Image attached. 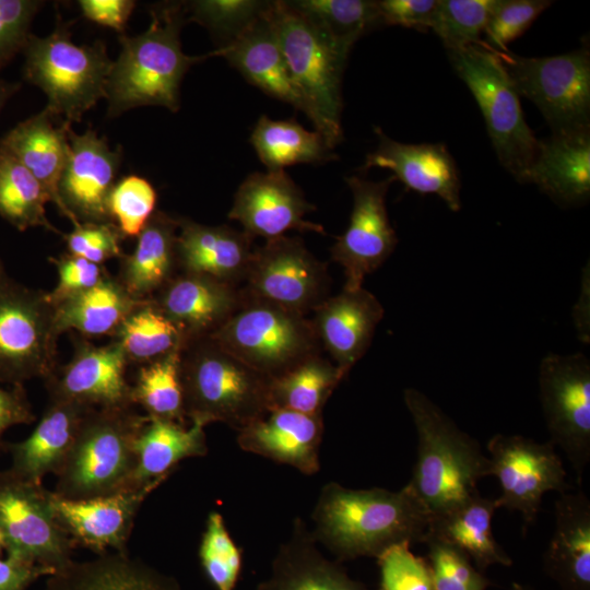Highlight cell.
I'll list each match as a JSON object with an SVG mask.
<instances>
[{"label": "cell", "instance_id": "obj_16", "mask_svg": "<svg viewBox=\"0 0 590 590\" xmlns=\"http://www.w3.org/2000/svg\"><path fill=\"white\" fill-rule=\"evenodd\" d=\"M393 176L371 181L358 176L345 179L353 194L346 231L331 247V258L344 271V288L362 287L365 276L376 271L393 252L398 238L389 221L386 196Z\"/></svg>", "mask_w": 590, "mask_h": 590}, {"label": "cell", "instance_id": "obj_21", "mask_svg": "<svg viewBox=\"0 0 590 590\" xmlns=\"http://www.w3.org/2000/svg\"><path fill=\"white\" fill-rule=\"evenodd\" d=\"M178 328L185 343L213 334L241 306V286L179 272L151 299Z\"/></svg>", "mask_w": 590, "mask_h": 590}, {"label": "cell", "instance_id": "obj_14", "mask_svg": "<svg viewBox=\"0 0 590 590\" xmlns=\"http://www.w3.org/2000/svg\"><path fill=\"white\" fill-rule=\"evenodd\" d=\"M489 475L499 483V508L518 511L522 531L535 523L543 496L571 489L560 456L550 441L539 442L521 435H494L486 445Z\"/></svg>", "mask_w": 590, "mask_h": 590}, {"label": "cell", "instance_id": "obj_44", "mask_svg": "<svg viewBox=\"0 0 590 590\" xmlns=\"http://www.w3.org/2000/svg\"><path fill=\"white\" fill-rule=\"evenodd\" d=\"M199 558L206 578L216 590H235L243 570V551L234 542L219 511H211L208 516Z\"/></svg>", "mask_w": 590, "mask_h": 590}, {"label": "cell", "instance_id": "obj_34", "mask_svg": "<svg viewBox=\"0 0 590 590\" xmlns=\"http://www.w3.org/2000/svg\"><path fill=\"white\" fill-rule=\"evenodd\" d=\"M497 509L496 498L477 493L449 511L433 517L427 535L463 552L481 571L492 565L509 567L512 559L493 534L492 520Z\"/></svg>", "mask_w": 590, "mask_h": 590}, {"label": "cell", "instance_id": "obj_39", "mask_svg": "<svg viewBox=\"0 0 590 590\" xmlns=\"http://www.w3.org/2000/svg\"><path fill=\"white\" fill-rule=\"evenodd\" d=\"M48 201L39 181L0 145V216L21 232L43 226L61 234L46 217Z\"/></svg>", "mask_w": 590, "mask_h": 590}, {"label": "cell", "instance_id": "obj_35", "mask_svg": "<svg viewBox=\"0 0 590 590\" xmlns=\"http://www.w3.org/2000/svg\"><path fill=\"white\" fill-rule=\"evenodd\" d=\"M204 427L196 422L187 427L174 421L146 415L135 440V486L164 482L181 460L206 456Z\"/></svg>", "mask_w": 590, "mask_h": 590}, {"label": "cell", "instance_id": "obj_58", "mask_svg": "<svg viewBox=\"0 0 590 590\" xmlns=\"http://www.w3.org/2000/svg\"><path fill=\"white\" fill-rule=\"evenodd\" d=\"M509 590H534V589L528 585H523L520 582H512Z\"/></svg>", "mask_w": 590, "mask_h": 590}, {"label": "cell", "instance_id": "obj_56", "mask_svg": "<svg viewBox=\"0 0 590 590\" xmlns=\"http://www.w3.org/2000/svg\"><path fill=\"white\" fill-rule=\"evenodd\" d=\"M56 571L7 556L0 558V590H26L35 580Z\"/></svg>", "mask_w": 590, "mask_h": 590}, {"label": "cell", "instance_id": "obj_37", "mask_svg": "<svg viewBox=\"0 0 590 590\" xmlns=\"http://www.w3.org/2000/svg\"><path fill=\"white\" fill-rule=\"evenodd\" d=\"M250 142L268 170L338 158L318 131H308L294 119L273 120L262 115L253 127Z\"/></svg>", "mask_w": 590, "mask_h": 590}, {"label": "cell", "instance_id": "obj_6", "mask_svg": "<svg viewBox=\"0 0 590 590\" xmlns=\"http://www.w3.org/2000/svg\"><path fill=\"white\" fill-rule=\"evenodd\" d=\"M145 420L132 406L93 408L56 475L54 494L75 500L139 488L135 440Z\"/></svg>", "mask_w": 590, "mask_h": 590}, {"label": "cell", "instance_id": "obj_48", "mask_svg": "<svg viewBox=\"0 0 590 590\" xmlns=\"http://www.w3.org/2000/svg\"><path fill=\"white\" fill-rule=\"evenodd\" d=\"M551 4L548 0H495L483 45L497 51L508 50V44L521 36Z\"/></svg>", "mask_w": 590, "mask_h": 590}, {"label": "cell", "instance_id": "obj_3", "mask_svg": "<svg viewBox=\"0 0 590 590\" xmlns=\"http://www.w3.org/2000/svg\"><path fill=\"white\" fill-rule=\"evenodd\" d=\"M403 400L417 436L416 460L406 485L433 518L479 493L477 482L489 476V459L423 392L408 388Z\"/></svg>", "mask_w": 590, "mask_h": 590}, {"label": "cell", "instance_id": "obj_36", "mask_svg": "<svg viewBox=\"0 0 590 590\" xmlns=\"http://www.w3.org/2000/svg\"><path fill=\"white\" fill-rule=\"evenodd\" d=\"M145 300L133 298L117 278L107 274L93 287L55 305V328L82 335L114 337L126 318Z\"/></svg>", "mask_w": 590, "mask_h": 590}, {"label": "cell", "instance_id": "obj_45", "mask_svg": "<svg viewBox=\"0 0 590 590\" xmlns=\"http://www.w3.org/2000/svg\"><path fill=\"white\" fill-rule=\"evenodd\" d=\"M156 200L155 188L146 178L129 175L113 187L108 212L123 237H134L155 212Z\"/></svg>", "mask_w": 590, "mask_h": 590}, {"label": "cell", "instance_id": "obj_18", "mask_svg": "<svg viewBox=\"0 0 590 590\" xmlns=\"http://www.w3.org/2000/svg\"><path fill=\"white\" fill-rule=\"evenodd\" d=\"M315 210L284 170L250 174L238 187L228 217L251 237L267 240L288 231L326 234L322 225L305 220Z\"/></svg>", "mask_w": 590, "mask_h": 590}, {"label": "cell", "instance_id": "obj_13", "mask_svg": "<svg viewBox=\"0 0 590 590\" xmlns=\"http://www.w3.org/2000/svg\"><path fill=\"white\" fill-rule=\"evenodd\" d=\"M539 387L550 442L560 448L581 486L590 462V362L582 353L550 354Z\"/></svg>", "mask_w": 590, "mask_h": 590}, {"label": "cell", "instance_id": "obj_53", "mask_svg": "<svg viewBox=\"0 0 590 590\" xmlns=\"http://www.w3.org/2000/svg\"><path fill=\"white\" fill-rule=\"evenodd\" d=\"M438 0L377 1L380 23L425 32L430 28Z\"/></svg>", "mask_w": 590, "mask_h": 590}, {"label": "cell", "instance_id": "obj_46", "mask_svg": "<svg viewBox=\"0 0 590 590\" xmlns=\"http://www.w3.org/2000/svg\"><path fill=\"white\" fill-rule=\"evenodd\" d=\"M269 1L197 0L185 2L188 21H194L224 38L226 44L252 24Z\"/></svg>", "mask_w": 590, "mask_h": 590}, {"label": "cell", "instance_id": "obj_43", "mask_svg": "<svg viewBox=\"0 0 590 590\" xmlns=\"http://www.w3.org/2000/svg\"><path fill=\"white\" fill-rule=\"evenodd\" d=\"M495 0H438L430 30L448 50L480 45Z\"/></svg>", "mask_w": 590, "mask_h": 590}, {"label": "cell", "instance_id": "obj_8", "mask_svg": "<svg viewBox=\"0 0 590 590\" xmlns=\"http://www.w3.org/2000/svg\"><path fill=\"white\" fill-rule=\"evenodd\" d=\"M448 56L481 108L499 162L518 181L524 182L539 140L526 122L519 94L504 63L483 42L448 50Z\"/></svg>", "mask_w": 590, "mask_h": 590}, {"label": "cell", "instance_id": "obj_26", "mask_svg": "<svg viewBox=\"0 0 590 590\" xmlns=\"http://www.w3.org/2000/svg\"><path fill=\"white\" fill-rule=\"evenodd\" d=\"M256 590H371L350 577L341 562L327 558L311 530L295 518L290 538L276 551L269 576Z\"/></svg>", "mask_w": 590, "mask_h": 590}, {"label": "cell", "instance_id": "obj_49", "mask_svg": "<svg viewBox=\"0 0 590 590\" xmlns=\"http://www.w3.org/2000/svg\"><path fill=\"white\" fill-rule=\"evenodd\" d=\"M411 544L398 543L377 557L380 571L378 590H434L428 562L414 555Z\"/></svg>", "mask_w": 590, "mask_h": 590}, {"label": "cell", "instance_id": "obj_22", "mask_svg": "<svg viewBox=\"0 0 590 590\" xmlns=\"http://www.w3.org/2000/svg\"><path fill=\"white\" fill-rule=\"evenodd\" d=\"M316 334L322 349L346 377L367 352L385 310L377 297L359 287L327 297L314 310Z\"/></svg>", "mask_w": 590, "mask_h": 590}, {"label": "cell", "instance_id": "obj_41", "mask_svg": "<svg viewBox=\"0 0 590 590\" xmlns=\"http://www.w3.org/2000/svg\"><path fill=\"white\" fill-rule=\"evenodd\" d=\"M113 341L129 363L157 359L185 344L178 328L150 300L139 305L121 323Z\"/></svg>", "mask_w": 590, "mask_h": 590}, {"label": "cell", "instance_id": "obj_55", "mask_svg": "<svg viewBox=\"0 0 590 590\" xmlns=\"http://www.w3.org/2000/svg\"><path fill=\"white\" fill-rule=\"evenodd\" d=\"M36 420L24 386L0 387V448L3 433L19 424H31Z\"/></svg>", "mask_w": 590, "mask_h": 590}, {"label": "cell", "instance_id": "obj_17", "mask_svg": "<svg viewBox=\"0 0 590 590\" xmlns=\"http://www.w3.org/2000/svg\"><path fill=\"white\" fill-rule=\"evenodd\" d=\"M68 138L69 155L58 187L60 213L74 227L81 223H114L108 198L117 182L121 146L110 150L106 138L92 128L81 134L70 128Z\"/></svg>", "mask_w": 590, "mask_h": 590}, {"label": "cell", "instance_id": "obj_12", "mask_svg": "<svg viewBox=\"0 0 590 590\" xmlns=\"http://www.w3.org/2000/svg\"><path fill=\"white\" fill-rule=\"evenodd\" d=\"M51 492L11 469L0 471V529L7 556L57 571L74 543L56 518Z\"/></svg>", "mask_w": 590, "mask_h": 590}, {"label": "cell", "instance_id": "obj_47", "mask_svg": "<svg viewBox=\"0 0 590 590\" xmlns=\"http://www.w3.org/2000/svg\"><path fill=\"white\" fill-rule=\"evenodd\" d=\"M427 558L434 590H486L492 581L457 547L427 535Z\"/></svg>", "mask_w": 590, "mask_h": 590}, {"label": "cell", "instance_id": "obj_23", "mask_svg": "<svg viewBox=\"0 0 590 590\" xmlns=\"http://www.w3.org/2000/svg\"><path fill=\"white\" fill-rule=\"evenodd\" d=\"M322 414L271 409L238 432L240 449L295 468L306 475L320 469Z\"/></svg>", "mask_w": 590, "mask_h": 590}, {"label": "cell", "instance_id": "obj_4", "mask_svg": "<svg viewBox=\"0 0 590 590\" xmlns=\"http://www.w3.org/2000/svg\"><path fill=\"white\" fill-rule=\"evenodd\" d=\"M180 378L185 414L191 423L221 422L239 432L271 410V379L210 335L184 344Z\"/></svg>", "mask_w": 590, "mask_h": 590}, {"label": "cell", "instance_id": "obj_32", "mask_svg": "<svg viewBox=\"0 0 590 590\" xmlns=\"http://www.w3.org/2000/svg\"><path fill=\"white\" fill-rule=\"evenodd\" d=\"M178 217L155 211L137 236L134 250L119 258L118 281L138 300H150L177 273Z\"/></svg>", "mask_w": 590, "mask_h": 590}, {"label": "cell", "instance_id": "obj_29", "mask_svg": "<svg viewBox=\"0 0 590 590\" xmlns=\"http://www.w3.org/2000/svg\"><path fill=\"white\" fill-rule=\"evenodd\" d=\"M543 569L560 590H590V500L581 491L559 494Z\"/></svg>", "mask_w": 590, "mask_h": 590}, {"label": "cell", "instance_id": "obj_19", "mask_svg": "<svg viewBox=\"0 0 590 590\" xmlns=\"http://www.w3.org/2000/svg\"><path fill=\"white\" fill-rule=\"evenodd\" d=\"M75 346L72 358L44 380L49 399L103 409L133 406L126 378L129 362L120 345L115 341L102 346L81 341Z\"/></svg>", "mask_w": 590, "mask_h": 590}, {"label": "cell", "instance_id": "obj_57", "mask_svg": "<svg viewBox=\"0 0 590 590\" xmlns=\"http://www.w3.org/2000/svg\"><path fill=\"white\" fill-rule=\"evenodd\" d=\"M20 88V84L0 80V113L7 101Z\"/></svg>", "mask_w": 590, "mask_h": 590}, {"label": "cell", "instance_id": "obj_59", "mask_svg": "<svg viewBox=\"0 0 590 590\" xmlns=\"http://www.w3.org/2000/svg\"><path fill=\"white\" fill-rule=\"evenodd\" d=\"M2 550H4V543H3V536H2V533H1V529H0V553H1Z\"/></svg>", "mask_w": 590, "mask_h": 590}, {"label": "cell", "instance_id": "obj_54", "mask_svg": "<svg viewBox=\"0 0 590 590\" xmlns=\"http://www.w3.org/2000/svg\"><path fill=\"white\" fill-rule=\"evenodd\" d=\"M82 15L125 35L127 22L135 7L133 0H80Z\"/></svg>", "mask_w": 590, "mask_h": 590}, {"label": "cell", "instance_id": "obj_10", "mask_svg": "<svg viewBox=\"0 0 590 590\" xmlns=\"http://www.w3.org/2000/svg\"><path fill=\"white\" fill-rule=\"evenodd\" d=\"M58 337L48 293L19 283L0 259V384L47 379L57 367Z\"/></svg>", "mask_w": 590, "mask_h": 590}, {"label": "cell", "instance_id": "obj_5", "mask_svg": "<svg viewBox=\"0 0 590 590\" xmlns=\"http://www.w3.org/2000/svg\"><path fill=\"white\" fill-rule=\"evenodd\" d=\"M307 117L333 150L343 139L342 76L350 51L335 44L287 1H269L266 10Z\"/></svg>", "mask_w": 590, "mask_h": 590}, {"label": "cell", "instance_id": "obj_24", "mask_svg": "<svg viewBox=\"0 0 590 590\" xmlns=\"http://www.w3.org/2000/svg\"><path fill=\"white\" fill-rule=\"evenodd\" d=\"M378 148L366 156L363 169H390L394 179L420 193H435L448 208H461L460 178L456 162L442 143L408 144L390 139L379 128Z\"/></svg>", "mask_w": 590, "mask_h": 590}, {"label": "cell", "instance_id": "obj_2", "mask_svg": "<svg viewBox=\"0 0 590 590\" xmlns=\"http://www.w3.org/2000/svg\"><path fill=\"white\" fill-rule=\"evenodd\" d=\"M146 31L121 35L120 54L106 84L108 116L116 117L140 106L180 107L179 88L189 68L208 57L182 52L180 30L187 22L185 2H162L151 7Z\"/></svg>", "mask_w": 590, "mask_h": 590}, {"label": "cell", "instance_id": "obj_51", "mask_svg": "<svg viewBox=\"0 0 590 590\" xmlns=\"http://www.w3.org/2000/svg\"><path fill=\"white\" fill-rule=\"evenodd\" d=\"M44 1L0 0V69L24 50L30 27Z\"/></svg>", "mask_w": 590, "mask_h": 590}, {"label": "cell", "instance_id": "obj_40", "mask_svg": "<svg viewBox=\"0 0 590 590\" xmlns=\"http://www.w3.org/2000/svg\"><path fill=\"white\" fill-rule=\"evenodd\" d=\"M180 351L140 365L131 385L133 404L146 415L185 424L184 391L180 378Z\"/></svg>", "mask_w": 590, "mask_h": 590}, {"label": "cell", "instance_id": "obj_7", "mask_svg": "<svg viewBox=\"0 0 590 590\" xmlns=\"http://www.w3.org/2000/svg\"><path fill=\"white\" fill-rule=\"evenodd\" d=\"M71 24L58 17L45 37L31 34L24 48V78L47 96L46 109L63 121L79 122L82 116L106 97L113 67L102 40L76 45Z\"/></svg>", "mask_w": 590, "mask_h": 590}, {"label": "cell", "instance_id": "obj_30", "mask_svg": "<svg viewBox=\"0 0 590 590\" xmlns=\"http://www.w3.org/2000/svg\"><path fill=\"white\" fill-rule=\"evenodd\" d=\"M524 182L535 184L562 203L586 201L590 193L589 129L553 133L550 139L539 141Z\"/></svg>", "mask_w": 590, "mask_h": 590}, {"label": "cell", "instance_id": "obj_11", "mask_svg": "<svg viewBox=\"0 0 590 590\" xmlns=\"http://www.w3.org/2000/svg\"><path fill=\"white\" fill-rule=\"evenodd\" d=\"M494 51L517 93L540 109L553 133L589 129L590 55L587 47L551 57Z\"/></svg>", "mask_w": 590, "mask_h": 590}, {"label": "cell", "instance_id": "obj_38", "mask_svg": "<svg viewBox=\"0 0 590 590\" xmlns=\"http://www.w3.org/2000/svg\"><path fill=\"white\" fill-rule=\"evenodd\" d=\"M344 378L335 364L321 354L314 355L270 380L271 409L322 414L326 402Z\"/></svg>", "mask_w": 590, "mask_h": 590}, {"label": "cell", "instance_id": "obj_42", "mask_svg": "<svg viewBox=\"0 0 590 590\" xmlns=\"http://www.w3.org/2000/svg\"><path fill=\"white\" fill-rule=\"evenodd\" d=\"M290 5L306 16L343 49L353 45L380 23L377 1L293 0Z\"/></svg>", "mask_w": 590, "mask_h": 590}, {"label": "cell", "instance_id": "obj_1", "mask_svg": "<svg viewBox=\"0 0 590 590\" xmlns=\"http://www.w3.org/2000/svg\"><path fill=\"white\" fill-rule=\"evenodd\" d=\"M311 533L338 562L377 558L398 543H423L432 515L405 484L399 491L324 484L311 514Z\"/></svg>", "mask_w": 590, "mask_h": 590}, {"label": "cell", "instance_id": "obj_28", "mask_svg": "<svg viewBox=\"0 0 590 590\" xmlns=\"http://www.w3.org/2000/svg\"><path fill=\"white\" fill-rule=\"evenodd\" d=\"M92 409L78 402L49 399L31 435L22 441L5 444L12 459L10 469L37 483L48 473L57 475Z\"/></svg>", "mask_w": 590, "mask_h": 590}, {"label": "cell", "instance_id": "obj_50", "mask_svg": "<svg viewBox=\"0 0 590 590\" xmlns=\"http://www.w3.org/2000/svg\"><path fill=\"white\" fill-rule=\"evenodd\" d=\"M62 236L68 253L97 264L123 255L120 246L123 236L114 223H81Z\"/></svg>", "mask_w": 590, "mask_h": 590}, {"label": "cell", "instance_id": "obj_15", "mask_svg": "<svg viewBox=\"0 0 590 590\" xmlns=\"http://www.w3.org/2000/svg\"><path fill=\"white\" fill-rule=\"evenodd\" d=\"M241 286L252 298L306 316L329 297L330 276L298 237L268 239L255 249Z\"/></svg>", "mask_w": 590, "mask_h": 590}, {"label": "cell", "instance_id": "obj_20", "mask_svg": "<svg viewBox=\"0 0 590 590\" xmlns=\"http://www.w3.org/2000/svg\"><path fill=\"white\" fill-rule=\"evenodd\" d=\"M163 481L145 486L88 499H66L51 491V504L62 529L74 543L102 555L111 548L127 552L126 546L137 514L146 497Z\"/></svg>", "mask_w": 590, "mask_h": 590}, {"label": "cell", "instance_id": "obj_52", "mask_svg": "<svg viewBox=\"0 0 590 590\" xmlns=\"http://www.w3.org/2000/svg\"><path fill=\"white\" fill-rule=\"evenodd\" d=\"M49 260L56 266L59 276L57 285L48 293V298L54 306L93 287L108 274L103 264L68 252L58 258H49Z\"/></svg>", "mask_w": 590, "mask_h": 590}, {"label": "cell", "instance_id": "obj_31", "mask_svg": "<svg viewBox=\"0 0 590 590\" xmlns=\"http://www.w3.org/2000/svg\"><path fill=\"white\" fill-rule=\"evenodd\" d=\"M69 122L46 108L12 128L0 145L8 150L43 186L61 212L58 187L69 155Z\"/></svg>", "mask_w": 590, "mask_h": 590}, {"label": "cell", "instance_id": "obj_33", "mask_svg": "<svg viewBox=\"0 0 590 590\" xmlns=\"http://www.w3.org/2000/svg\"><path fill=\"white\" fill-rule=\"evenodd\" d=\"M43 590H184L166 575L128 552L97 555L85 562L72 560L48 576Z\"/></svg>", "mask_w": 590, "mask_h": 590}, {"label": "cell", "instance_id": "obj_9", "mask_svg": "<svg viewBox=\"0 0 590 590\" xmlns=\"http://www.w3.org/2000/svg\"><path fill=\"white\" fill-rule=\"evenodd\" d=\"M210 337L269 379L322 349L311 319L246 294L241 306Z\"/></svg>", "mask_w": 590, "mask_h": 590}, {"label": "cell", "instance_id": "obj_25", "mask_svg": "<svg viewBox=\"0 0 590 590\" xmlns=\"http://www.w3.org/2000/svg\"><path fill=\"white\" fill-rule=\"evenodd\" d=\"M247 233L227 225L208 226L178 217L179 272L206 275L240 286L255 248Z\"/></svg>", "mask_w": 590, "mask_h": 590}, {"label": "cell", "instance_id": "obj_27", "mask_svg": "<svg viewBox=\"0 0 590 590\" xmlns=\"http://www.w3.org/2000/svg\"><path fill=\"white\" fill-rule=\"evenodd\" d=\"M266 10L237 37L221 45L212 55L225 58L250 84L307 116L306 103L292 80Z\"/></svg>", "mask_w": 590, "mask_h": 590}]
</instances>
